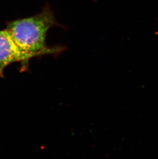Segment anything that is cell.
<instances>
[{
  "label": "cell",
  "instance_id": "cell-1",
  "mask_svg": "<svg viewBox=\"0 0 158 159\" xmlns=\"http://www.w3.org/2000/svg\"><path fill=\"white\" fill-rule=\"evenodd\" d=\"M57 23L49 8L33 17L12 21L6 30L25 59V63L33 57L58 53L61 48H49L46 44L47 33Z\"/></svg>",
  "mask_w": 158,
  "mask_h": 159
},
{
  "label": "cell",
  "instance_id": "cell-2",
  "mask_svg": "<svg viewBox=\"0 0 158 159\" xmlns=\"http://www.w3.org/2000/svg\"><path fill=\"white\" fill-rule=\"evenodd\" d=\"M25 59L7 30H0V76H3L5 68L11 63Z\"/></svg>",
  "mask_w": 158,
  "mask_h": 159
}]
</instances>
